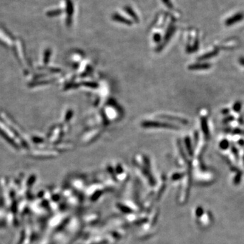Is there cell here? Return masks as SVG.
I'll return each mask as SVG.
<instances>
[{
  "instance_id": "6da1fadb",
  "label": "cell",
  "mask_w": 244,
  "mask_h": 244,
  "mask_svg": "<svg viewBox=\"0 0 244 244\" xmlns=\"http://www.w3.org/2000/svg\"><path fill=\"white\" fill-rule=\"evenodd\" d=\"M170 124H161L159 123V122H153V121H146L142 124V126L145 127H174L173 126H170Z\"/></svg>"
},
{
  "instance_id": "7a4b0ae2",
  "label": "cell",
  "mask_w": 244,
  "mask_h": 244,
  "mask_svg": "<svg viewBox=\"0 0 244 244\" xmlns=\"http://www.w3.org/2000/svg\"><path fill=\"white\" fill-rule=\"evenodd\" d=\"M243 17V15L242 14L239 13V14H235V16H233V17H231V18L229 19L226 20V25H231L233 24H235V22H237L238 20H241Z\"/></svg>"
},
{
  "instance_id": "3957f363",
  "label": "cell",
  "mask_w": 244,
  "mask_h": 244,
  "mask_svg": "<svg viewBox=\"0 0 244 244\" xmlns=\"http://www.w3.org/2000/svg\"><path fill=\"white\" fill-rule=\"evenodd\" d=\"M210 67V66L208 64H205V65H195L191 66V69H208Z\"/></svg>"
},
{
  "instance_id": "277c9868",
  "label": "cell",
  "mask_w": 244,
  "mask_h": 244,
  "mask_svg": "<svg viewBox=\"0 0 244 244\" xmlns=\"http://www.w3.org/2000/svg\"><path fill=\"white\" fill-rule=\"evenodd\" d=\"M228 145H229L228 142L226 141H224L222 142V143H221V144H220V146H221V148H222V149H226V148H227Z\"/></svg>"
},
{
  "instance_id": "5b68a950",
  "label": "cell",
  "mask_w": 244,
  "mask_h": 244,
  "mask_svg": "<svg viewBox=\"0 0 244 244\" xmlns=\"http://www.w3.org/2000/svg\"><path fill=\"white\" fill-rule=\"evenodd\" d=\"M234 108H235V110H236V111H239L240 108H241V104L240 103H236L235 104Z\"/></svg>"
},
{
  "instance_id": "8992f818",
  "label": "cell",
  "mask_w": 244,
  "mask_h": 244,
  "mask_svg": "<svg viewBox=\"0 0 244 244\" xmlns=\"http://www.w3.org/2000/svg\"><path fill=\"white\" fill-rule=\"evenodd\" d=\"M241 61H242V63L243 65H244V59H242Z\"/></svg>"
}]
</instances>
